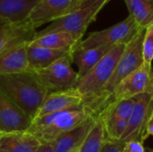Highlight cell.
<instances>
[{
  "instance_id": "10",
  "label": "cell",
  "mask_w": 153,
  "mask_h": 152,
  "mask_svg": "<svg viewBox=\"0 0 153 152\" xmlns=\"http://www.w3.org/2000/svg\"><path fill=\"white\" fill-rule=\"evenodd\" d=\"M82 0H40L28 17V23L33 28L52 22L73 11Z\"/></svg>"
},
{
  "instance_id": "5",
  "label": "cell",
  "mask_w": 153,
  "mask_h": 152,
  "mask_svg": "<svg viewBox=\"0 0 153 152\" xmlns=\"http://www.w3.org/2000/svg\"><path fill=\"white\" fill-rule=\"evenodd\" d=\"M146 29H141L137 35L126 45L109 81L103 89L98 100L89 108L96 116L102 103L109 97L115 88L129 74L136 71L143 64V42Z\"/></svg>"
},
{
  "instance_id": "15",
  "label": "cell",
  "mask_w": 153,
  "mask_h": 152,
  "mask_svg": "<svg viewBox=\"0 0 153 152\" xmlns=\"http://www.w3.org/2000/svg\"><path fill=\"white\" fill-rule=\"evenodd\" d=\"M40 0H0V22L10 24L28 22V17Z\"/></svg>"
},
{
  "instance_id": "30",
  "label": "cell",
  "mask_w": 153,
  "mask_h": 152,
  "mask_svg": "<svg viewBox=\"0 0 153 152\" xmlns=\"http://www.w3.org/2000/svg\"><path fill=\"white\" fill-rule=\"evenodd\" d=\"M2 134H3V133H0V138H1V136H2Z\"/></svg>"
},
{
  "instance_id": "11",
  "label": "cell",
  "mask_w": 153,
  "mask_h": 152,
  "mask_svg": "<svg viewBox=\"0 0 153 152\" xmlns=\"http://www.w3.org/2000/svg\"><path fill=\"white\" fill-rule=\"evenodd\" d=\"M31 124L32 119L0 90V133L27 132Z\"/></svg>"
},
{
  "instance_id": "20",
  "label": "cell",
  "mask_w": 153,
  "mask_h": 152,
  "mask_svg": "<svg viewBox=\"0 0 153 152\" xmlns=\"http://www.w3.org/2000/svg\"><path fill=\"white\" fill-rule=\"evenodd\" d=\"M30 44L50 49L72 53L79 45V42L75 40L74 38L67 32L52 31L35 37L30 42Z\"/></svg>"
},
{
  "instance_id": "16",
  "label": "cell",
  "mask_w": 153,
  "mask_h": 152,
  "mask_svg": "<svg viewBox=\"0 0 153 152\" xmlns=\"http://www.w3.org/2000/svg\"><path fill=\"white\" fill-rule=\"evenodd\" d=\"M30 42L13 46L0 54V74H12L29 70L27 47Z\"/></svg>"
},
{
  "instance_id": "21",
  "label": "cell",
  "mask_w": 153,
  "mask_h": 152,
  "mask_svg": "<svg viewBox=\"0 0 153 152\" xmlns=\"http://www.w3.org/2000/svg\"><path fill=\"white\" fill-rule=\"evenodd\" d=\"M129 15L142 29L153 24V0H124Z\"/></svg>"
},
{
  "instance_id": "13",
  "label": "cell",
  "mask_w": 153,
  "mask_h": 152,
  "mask_svg": "<svg viewBox=\"0 0 153 152\" xmlns=\"http://www.w3.org/2000/svg\"><path fill=\"white\" fill-rule=\"evenodd\" d=\"M96 118L97 116L95 115L89 116L84 121L54 141L52 143L55 148V151L73 152L78 151L95 124Z\"/></svg>"
},
{
  "instance_id": "28",
  "label": "cell",
  "mask_w": 153,
  "mask_h": 152,
  "mask_svg": "<svg viewBox=\"0 0 153 152\" xmlns=\"http://www.w3.org/2000/svg\"><path fill=\"white\" fill-rule=\"evenodd\" d=\"M152 135L153 136V111L148 120L147 125H146V131H145V134H144V138L143 141H145L146 139H148L149 136Z\"/></svg>"
},
{
  "instance_id": "22",
  "label": "cell",
  "mask_w": 153,
  "mask_h": 152,
  "mask_svg": "<svg viewBox=\"0 0 153 152\" xmlns=\"http://www.w3.org/2000/svg\"><path fill=\"white\" fill-rule=\"evenodd\" d=\"M107 141L105 126L102 119L97 116L89 134L79 148L78 152H100Z\"/></svg>"
},
{
  "instance_id": "26",
  "label": "cell",
  "mask_w": 153,
  "mask_h": 152,
  "mask_svg": "<svg viewBox=\"0 0 153 152\" xmlns=\"http://www.w3.org/2000/svg\"><path fill=\"white\" fill-rule=\"evenodd\" d=\"M123 152H146L143 146V142L138 140H132L125 142V147Z\"/></svg>"
},
{
  "instance_id": "4",
  "label": "cell",
  "mask_w": 153,
  "mask_h": 152,
  "mask_svg": "<svg viewBox=\"0 0 153 152\" xmlns=\"http://www.w3.org/2000/svg\"><path fill=\"white\" fill-rule=\"evenodd\" d=\"M110 0H82V2L66 15L52 22L49 26L37 31L35 37L52 31H64L72 35L79 43L89 25L96 20L97 15ZM34 37V38H35Z\"/></svg>"
},
{
  "instance_id": "6",
  "label": "cell",
  "mask_w": 153,
  "mask_h": 152,
  "mask_svg": "<svg viewBox=\"0 0 153 152\" xmlns=\"http://www.w3.org/2000/svg\"><path fill=\"white\" fill-rule=\"evenodd\" d=\"M145 92H153V72L152 65L143 63L141 67L126 77L115 88L102 103L96 116L114 102L134 99Z\"/></svg>"
},
{
  "instance_id": "25",
  "label": "cell",
  "mask_w": 153,
  "mask_h": 152,
  "mask_svg": "<svg viewBox=\"0 0 153 152\" xmlns=\"http://www.w3.org/2000/svg\"><path fill=\"white\" fill-rule=\"evenodd\" d=\"M125 142L107 140L100 152H123Z\"/></svg>"
},
{
  "instance_id": "18",
  "label": "cell",
  "mask_w": 153,
  "mask_h": 152,
  "mask_svg": "<svg viewBox=\"0 0 153 152\" xmlns=\"http://www.w3.org/2000/svg\"><path fill=\"white\" fill-rule=\"evenodd\" d=\"M72 53L61 50H55L47 47L34 46L29 43L27 47V57L29 70L38 71L44 69L58 59L71 55Z\"/></svg>"
},
{
  "instance_id": "27",
  "label": "cell",
  "mask_w": 153,
  "mask_h": 152,
  "mask_svg": "<svg viewBox=\"0 0 153 152\" xmlns=\"http://www.w3.org/2000/svg\"><path fill=\"white\" fill-rule=\"evenodd\" d=\"M36 152H56L52 142H41Z\"/></svg>"
},
{
  "instance_id": "24",
  "label": "cell",
  "mask_w": 153,
  "mask_h": 152,
  "mask_svg": "<svg viewBox=\"0 0 153 152\" xmlns=\"http://www.w3.org/2000/svg\"><path fill=\"white\" fill-rule=\"evenodd\" d=\"M143 63L152 65L153 61V24L145 30L143 42Z\"/></svg>"
},
{
  "instance_id": "19",
  "label": "cell",
  "mask_w": 153,
  "mask_h": 152,
  "mask_svg": "<svg viewBox=\"0 0 153 152\" xmlns=\"http://www.w3.org/2000/svg\"><path fill=\"white\" fill-rule=\"evenodd\" d=\"M114 47L115 46H108L95 48L76 47L72 52V62L74 63L78 67L79 77L82 78L84 76Z\"/></svg>"
},
{
  "instance_id": "23",
  "label": "cell",
  "mask_w": 153,
  "mask_h": 152,
  "mask_svg": "<svg viewBox=\"0 0 153 152\" xmlns=\"http://www.w3.org/2000/svg\"><path fill=\"white\" fill-rule=\"evenodd\" d=\"M134 99L114 102L108 105L103 111H101L96 116H100L104 124H108L121 119L129 120V117L134 109Z\"/></svg>"
},
{
  "instance_id": "14",
  "label": "cell",
  "mask_w": 153,
  "mask_h": 152,
  "mask_svg": "<svg viewBox=\"0 0 153 152\" xmlns=\"http://www.w3.org/2000/svg\"><path fill=\"white\" fill-rule=\"evenodd\" d=\"M37 31L28 22L10 24L0 22V54L6 49L23 42H30Z\"/></svg>"
},
{
  "instance_id": "3",
  "label": "cell",
  "mask_w": 153,
  "mask_h": 152,
  "mask_svg": "<svg viewBox=\"0 0 153 152\" xmlns=\"http://www.w3.org/2000/svg\"><path fill=\"white\" fill-rule=\"evenodd\" d=\"M126 45L119 44L115 46L96 65L79 79L74 88H76L82 96L86 107L90 108L100 98L124 53Z\"/></svg>"
},
{
  "instance_id": "7",
  "label": "cell",
  "mask_w": 153,
  "mask_h": 152,
  "mask_svg": "<svg viewBox=\"0 0 153 152\" xmlns=\"http://www.w3.org/2000/svg\"><path fill=\"white\" fill-rule=\"evenodd\" d=\"M142 28L132 16H128L122 22L100 31L92 32L88 38L82 39L76 47L95 48L100 47L117 46L128 44L140 31Z\"/></svg>"
},
{
  "instance_id": "9",
  "label": "cell",
  "mask_w": 153,
  "mask_h": 152,
  "mask_svg": "<svg viewBox=\"0 0 153 152\" xmlns=\"http://www.w3.org/2000/svg\"><path fill=\"white\" fill-rule=\"evenodd\" d=\"M134 105L127 128L120 141L138 140L143 142L148 120L153 111V92H145L134 98Z\"/></svg>"
},
{
  "instance_id": "17",
  "label": "cell",
  "mask_w": 153,
  "mask_h": 152,
  "mask_svg": "<svg viewBox=\"0 0 153 152\" xmlns=\"http://www.w3.org/2000/svg\"><path fill=\"white\" fill-rule=\"evenodd\" d=\"M40 142L28 132L4 133L0 138V152H36Z\"/></svg>"
},
{
  "instance_id": "8",
  "label": "cell",
  "mask_w": 153,
  "mask_h": 152,
  "mask_svg": "<svg viewBox=\"0 0 153 152\" xmlns=\"http://www.w3.org/2000/svg\"><path fill=\"white\" fill-rule=\"evenodd\" d=\"M72 54L54 62L49 66L34 71L41 83L49 91H60L74 88L80 79L72 67Z\"/></svg>"
},
{
  "instance_id": "12",
  "label": "cell",
  "mask_w": 153,
  "mask_h": 152,
  "mask_svg": "<svg viewBox=\"0 0 153 152\" xmlns=\"http://www.w3.org/2000/svg\"><path fill=\"white\" fill-rule=\"evenodd\" d=\"M85 106L84 99L76 88L48 92L36 117Z\"/></svg>"
},
{
  "instance_id": "2",
  "label": "cell",
  "mask_w": 153,
  "mask_h": 152,
  "mask_svg": "<svg viewBox=\"0 0 153 152\" xmlns=\"http://www.w3.org/2000/svg\"><path fill=\"white\" fill-rule=\"evenodd\" d=\"M94 115L86 106L36 117L27 131L41 142H53L58 137Z\"/></svg>"
},
{
  "instance_id": "29",
  "label": "cell",
  "mask_w": 153,
  "mask_h": 152,
  "mask_svg": "<svg viewBox=\"0 0 153 152\" xmlns=\"http://www.w3.org/2000/svg\"><path fill=\"white\" fill-rule=\"evenodd\" d=\"M146 152H153V150L149 149V148H146Z\"/></svg>"
},
{
  "instance_id": "1",
  "label": "cell",
  "mask_w": 153,
  "mask_h": 152,
  "mask_svg": "<svg viewBox=\"0 0 153 152\" xmlns=\"http://www.w3.org/2000/svg\"><path fill=\"white\" fill-rule=\"evenodd\" d=\"M0 90L18 106L32 121L48 94L34 71L0 74Z\"/></svg>"
},
{
  "instance_id": "31",
  "label": "cell",
  "mask_w": 153,
  "mask_h": 152,
  "mask_svg": "<svg viewBox=\"0 0 153 152\" xmlns=\"http://www.w3.org/2000/svg\"><path fill=\"white\" fill-rule=\"evenodd\" d=\"M73 152H78V151H73Z\"/></svg>"
}]
</instances>
